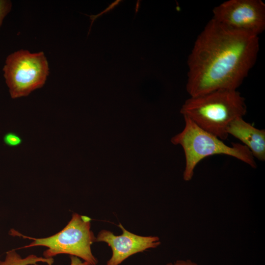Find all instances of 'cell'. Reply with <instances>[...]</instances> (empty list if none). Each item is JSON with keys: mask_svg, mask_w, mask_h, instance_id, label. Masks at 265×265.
<instances>
[{"mask_svg": "<svg viewBox=\"0 0 265 265\" xmlns=\"http://www.w3.org/2000/svg\"><path fill=\"white\" fill-rule=\"evenodd\" d=\"M166 265H199L189 260H178L174 263H168Z\"/></svg>", "mask_w": 265, "mask_h": 265, "instance_id": "obj_14", "label": "cell"}, {"mask_svg": "<svg viewBox=\"0 0 265 265\" xmlns=\"http://www.w3.org/2000/svg\"><path fill=\"white\" fill-rule=\"evenodd\" d=\"M184 118L185 124L183 130L174 136L171 141L174 145H181L183 149L186 159L183 179L185 181L192 179L194 169L200 161L214 155L229 156L253 168L257 167L255 158L245 146L238 143H232L231 146H228L223 140L203 130L189 118Z\"/></svg>", "mask_w": 265, "mask_h": 265, "instance_id": "obj_3", "label": "cell"}, {"mask_svg": "<svg viewBox=\"0 0 265 265\" xmlns=\"http://www.w3.org/2000/svg\"><path fill=\"white\" fill-rule=\"evenodd\" d=\"M40 262L52 265L54 260L53 258H46L33 254L22 258L15 250L12 249L6 252L4 260L0 261V265H37Z\"/></svg>", "mask_w": 265, "mask_h": 265, "instance_id": "obj_9", "label": "cell"}, {"mask_svg": "<svg viewBox=\"0 0 265 265\" xmlns=\"http://www.w3.org/2000/svg\"><path fill=\"white\" fill-rule=\"evenodd\" d=\"M139 1H140L139 0H137V3H136V7H135V16L136 14V13H137V12L138 11V9L139 8V5H140Z\"/></svg>", "mask_w": 265, "mask_h": 265, "instance_id": "obj_15", "label": "cell"}, {"mask_svg": "<svg viewBox=\"0 0 265 265\" xmlns=\"http://www.w3.org/2000/svg\"><path fill=\"white\" fill-rule=\"evenodd\" d=\"M118 227L123 233L116 236L106 230L100 231L95 242H105L112 250V256L106 265H119L130 256L149 248H155L160 244L159 238L156 236H140L125 229L121 223Z\"/></svg>", "mask_w": 265, "mask_h": 265, "instance_id": "obj_7", "label": "cell"}, {"mask_svg": "<svg viewBox=\"0 0 265 265\" xmlns=\"http://www.w3.org/2000/svg\"><path fill=\"white\" fill-rule=\"evenodd\" d=\"M12 2L9 0H0V27L6 16L10 12Z\"/></svg>", "mask_w": 265, "mask_h": 265, "instance_id": "obj_11", "label": "cell"}, {"mask_svg": "<svg viewBox=\"0 0 265 265\" xmlns=\"http://www.w3.org/2000/svg\"><path fill=\"white\" fill-rule=\"evenodd\" d=\"M228 135L239 139L257 159L265 160V130L245 121L242 117L235 119L227 129Z\"/></svg>", "mask_w": 265, "mask_h": 265, "instance_id": "obj_8", "label": "cell"}, {"mask_svg": "<svg viewBox=\"0 0 265 265\" xmlns=\"http://www.w3.org/2000/svg\"><path fill=\"white\" fill-rule=\"evenodd\" d=\"M180 113L203 130L222 140L227 129L236 118L247 113L244 98L237 90H219L189 97Z\"/></svg>", "mask_w": 265, "mask_h": 265, "instance_id": "obj_2", "label": "cell"}, {"mask_svg": "<svg viewBox=\"0 0 265 265\" xmlns=\"http://www.w3.org/2000/svg\"><path fill=\"white\" fill-rule=\"evenodd\" d=\"M71 264L70 265H91L86 262H82L80 259L75 256H70Z\"/></svg>", "mask_w": 265, "mask_h": 265, "instance_id": "obj_13", "label": "cell"}, {"mask_svg": "<svg viewBox=\"0 0 265 265\" xmlns=\"http://www.w3.org/2000/svg\"><path fill=\"white\" fill-rule=\"evenodd\" d=\"M121 1V0H115V1L111 3L106 9H105L104 10L102 11L101 13L98 14L97 15H87L86 14V15H87V16H89L90 17V19L91 20V24H90V28H89V30L88 35H89V33L90 32L91 26H92V25L94 21L98 17H100L101 15H102L104 13H107L109 11H110V10H111L112 9H113L116 6H117L118 4H119V3Z\"/></svg>", "mask_w": 265, "mask_h": 265, "instance_id": "obj_12", "label": "cell"}, {"mask_svg": "<svg viewBox=\"0 0 265 265\" xmlns=\"http://www.w3.org/2000/svg\"><path fill=\"white\" fill-rule=\"evenodd\" d=\"M91 219L85 215L74 212L66 226L58 233L46 238H34L25 236L13 231V235L30 239L32 241L24 248L44 246L45 258H51L59 254H68L81 258L96 265L97 259L93 255L91 246L95 242L96 237L91 230Z\"/></svg>", "mask_w": 265, "mask_h": 265, "instance_id": "obj_4", "label": "cell"}, {"mask_svg": "<svg viewBox=\"0 0 265 265\" xmlns=\"http://www.w3.org/2000/svg\"><path fill=\"white\" fill-rule=\"evenodd\" d=\"M259 47V36L230 29L212 18L188 56L190 97L237 90L255 64Z\"/></svg>", "mask_w": 265, "mask_h": 265, "instance_id": "obj_1", "label": "cell"}, {"mask_svg": "<svg viewBox=\"0 0 265 265\" xmlns=\"http://www.w3.org/2000/svg\"><path fill=\"white\" fill-rule=\"evenodd\" d=\"M3 142L7 146L15 147L20 145L22 142V140L16 133L9 132L3 136Z\"/></svg>", "mask_w": 265, "mask_h": 265, "instance_id": "obj_10", "label": "cell"}, {"mask_svg": "<svg viewBox=\"0 0 265 265\" xmlns=\"http://www.w3.org/2000/svg\"><path fill=\"white\" fill-rule=\"evenodd\" d=\"M2 71L13 99L26 96L42 87L49 75V64L44 53H31L25 50L8 55Z\"/></svg>", "mask_w": 265, "mask_h": 265, "instance_id": "obj_5", "label": "cell"}, {"mask_svg": "<svg viewBox=\"0 0 265 265\" xmlns=\"http://www.w3.org/2000/svg\"><path fill=\"white\" fill-rule=\"evenodd\" d=\"M212 13V19L233 30L259 36L265 29V4L261 0H227Z\"/></svg>", "mask_w": 265, "mask_h": 265, "instance_id": "obj_6", "label": "cell"}]
</instances>
